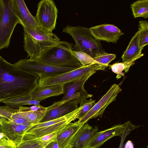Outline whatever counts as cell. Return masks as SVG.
<instances>
[{"mask_svg": "<svg viewBox=\"0 0 148 148\" xmlns=\"http://www.w3.org/2000/svg\"><path fill=\"white\" fill-rule=\"evenodd\" d=\"M134 17H143L146 18L148 17V0H138L131 5Z\"/></svg>", "mask_w": 148, "mask_h": 148, "instance_id": "24", "label": "cell"}, {"mask_svg": "<svg viewBox=\"0 0 148 148\" xmlns=\"http://www.w3.org/2000/svg\"><path fill=\"white\" fill-rule=\"evenodd\" d=\"M0 116H2L0 114Z\"/></svg>", "mask_w": 148, "mask_h": 148, "instance_id": "41", "label": "cell"}, {"mask_svg": "<svg viewBox=\"0 0 148 148\" xmlns=\"http://www.w3.org/2000/svg\"><path fill=\"white\" fill-rule=\"evenodd\" d=\"M102 70L98 63L91 64L57 75L40 77L38 84L40 86L64 84L79 78L94 71Z\"/></svg>", "mask_w": 148, "mask_h": 148, "instance_id": "8", "label": "cell"}, {"mask_svg": "<svg viewBox=\"0 0 148 148\" xmlns=\"http://www.w3.org/2000/svg\"><path fill=\"white\" fill-rule=\"evenodd\" d=\"M128 121L122 125H115L103 131H98L91 139L86 148H99L105 142L113 137H120L124 133Z\"/></svg>", "mask_w": 148, "mask_h": 148, "instance_id": "13", "label": "cell"}, {"mask_svg": "<svg viewBox=\"0 0 148 148\" xmlns=\"http://www.w3.org/2000/svg\"><path fill=\"white\" fill-rule=\"evenodd\" d=\"M40 101L32 99V97L29 94L26 95L5 100L2 103L6 106L10 108H15L23 105H33L35 106H40Z\"/></svg>", "mask_w": 148, "mask_h": 148, "instance_id": "23", "label": "cell"}, {"mask_svg": "<svg viewBox=\"0 0 148 148\" xmlns=\"http://www.w3.org/2000/svg\"><path fill=\"white\" fill-rule=\"evenodd\" d=\"M136 59H134L132 61L126 62L116 63L111 65H108L110 67L112 71L118 75L123 76L125 73H123L124 70L125 73L129 71L130 67L133 65Z\"/></svg>", "mask_w": 148, "mask_h": 148, "instance_id": "27", "label": "cell"}, {"mask_svg": "<svg viewBox=\"0 0 148 148\" xmlns=\"http://www.w3.org/2000/svg\"><path fill=\"white\" fill-rule=\"evenodd\" d=\"M12 10L23 27L33 29L40 28L36 19L30 12L23 0H11Z\"/></svg>", "mask_w": 148, "mask_h": 148, "instance_id": "14", "label": "cell"}, {"mask_svg": "<svg viewBox=\"0 0 148 148\" xmlns=\"http://www.w3.org/2000/svg\"><path fill=\"white\" fill-rule=\"evenodd\" d=\"M81 126L76 122L71 123L68 128L58 135L54 141L60 148H73L74 141Z\"/></svg>", "mask_w": 148, "mask_h": 148, "instance_id": "17", "label": "cell"}, {"mask_svg": "<svg viewBox=\"0 0 148 148\" xmlns=\"http://www.w3.org/2000/svg\"><path fill=\"white\" fill-rule=\"evenodd\" d=\"M92 35L99 40L116 43L124 33L116 26L112 24H102L89 28Z\"/></svg>", "mask_w": 148, "mask_h": 148, "instance_id": "12", "label": "cell"}, {"mask_svg": "<svg viewBox=\"0 0 148 148\" xmlns=\"http://www.w3.org/2000/svg\"><path fill=\"white\" fill-rule=\"evenodd\" d=\"M96 71L90 72L79 78L64 84V96L62 99L46 107V110L57 107L71 101L80 98L87 99L91 97L92 95L88 94L85 90L84 85L87 80Z\"/></svg>", "mask_w": 148, "mask_h": 148, "instance_id": "7", "label": "cell"}, {"mask_svg": "<svg viewBox=\"0 0 148 148\" xmlns=\"http://www.w3.org/2000/svg\"><path fill=\"white\" fill-rule=\"evenodd\" d=\"M14 142L6 138L0 139V148H16Z\"/></svg>", "mask_w": 148, "mask_h": 148, "instance_id": "33", "label": "cell"}, {"mask_svg": "<svg viewBox=\"0 0 148 148\" xmlns=\"http://www.w3.org/2000/svg\"><path fill=\"white\" fill-rule=\"evenodd\" d=\"M124 148H134V145L132 142L131 141H128L126 143Z\"/></svg>", "mask_w": 148, "mask_h": 148, "instance_id": "37", "label": "cell"}, {"mask_svg": "<svg viewBox=\"0 0 148 148\" xmlns=\"http://www.w3.org/2000/svg\"><path fill=\"white\" fill-rule=\"evenodd\" d=\"M14 64L23 70L40 77L57 75L78 68L55 66L30 58L21 59Z\"/></svg>", "mask_w": 148, "mask_h": 148, "instance_id": "6", "label": "cell"}, {"mask_svg": "<svg viewBox=\"0 0 148 148\" xmlns=\"http://www.w3.org/2000/svg\"><path fill=\"white\" fill-rule=\"evenodd\" d=\"M3 12V7L2 0H0V23L2 19Z\"/></svg>", "mask_w": 148, "mask_h": 148, "instance_id": "36", "label": "cell"}, {"mask_svg": "<svg viewBox=\"0 0 148 148\" xmlns=\"http://www.w3.org/2000/svg\"><path fill=\"white\" fill-rule=\"evenodd\" d=\"M46 110L19 112L18 113L32 125L38 123L44 115Z\"/></svg>", "mask_w": 148, "mask_h": 148, "instance_id": "25", "label": "cell"}, {"mask_svg": "<svg viewBox=\"0 0 148 148\" xmlns=\"http://www.w3.org/2000/svg\"><path fill=\"white\" fill-rule=\"evenodd\" d=\"M14 142L16 145V148H38L43 147L39 141V138L25 133Z\"/></svg>", "mask_w": 148, "mask_h": 148, "instance_id": "21", "label": "cell"}, {"mask_svg": "<svg viewBox=\"0 0 148 148\" xmlns=\"http://www.w3.org/2000/svg\"><path fill=\"white\" fill-rule=\"evenodd\" d=\"M81 106L62 117L47 122L33 125L24 133L38 138L51 134L68 125L78 119Z\"/></svg>", "mask_w": 148, "mask_h": 148, "instance_id": "5", "label": "cell"}, {"mask_svg": "<svg viewBox=\"0 0 148 148\" xmlns=\"http://www.w3.org/2000/svg\"><path fill=\"white\" fill-rule=\"evenodd\" d=\"M86 99V98H80L66 103L52 109L46 110L38 123L47 122L66 115L77 108L78 105Z\"/></svg>", "mask_w": 148, "mask_h": 148, "instance_id": "15", "label": "cell"}, {"mask_svg": "<svg viewBox=\"0 0 148 148\" xmlns=\"http://www.w3.org/2000/svg\"><path fill=\"white\" fill-rule=\"evenodd\" d=\"M18 109H15L6 106H0V114L8 121L16 124L29 125H32L18 113Z\"/></svg>", "mask_w": 148, "mask_h": 148, "instance_id": "22", "label": "cell"}, {"mask_svg": "<svg viewBox=\"0 0 148 148\" xmlns=\"http://www.w3.org/2000/svg\"><path fill=\"white\" fill-rule=\"evenodd\" d=\"M143 49L139 47V32L138 31L131 39L122 55L121 58L123 62H130L141 58L144 55L142 53Z\"/></svg>", "mask_w": 148, "mask_h": 148, "instance_id": "19", "label": "cell"}, {"mask_svg": "<svg viewBox=\"0 0 148 148\" xmlns=\"http://www.w3.org/2000/svg\"><path fill=\"white\" fill-rule=\"evenodd\" d=\"M63 84L40 86L38 84L29 93L33 100L40 101L49 97L63 94Z\"/></svg>", "mask_w": 148, "mask_h": 148, "instance_id": "16", "label": "cell"}, {"mask_svg": "<svg viewBox=\"0 0 148 148\" xmlns=\"http://www.w3.org/2000/svg\"><path fill=\"white\" fill-rule=\"evenodd\" d=\"M71 53L79 60L82 66L91 64L98 63L91 56L83 52L75 51L72 50Z\"/></svg>", "mask_w": 148, "mask_h": 148, "instance_id": "28", "label": "cell"}, {"mask_svg": "<svg viewBox=\"0 0 148 148\" xmlns=\"http://www.w3.org/2000/svg\"><path fill=\"white\" fill-rule=\"evenodd\" d=\"M3 12L0 23V50L7 47L15 27L19 20L13 12L11 0H1Z\"/></svg>", "mask_w": 148, "mask_h": 148, "instance_id": "9", "label": "cell"}, {"mask_svg": "<svg viewBox=\"0 0 148 148\" xmlns=\"http://www.w3.org/2000/svg\"><path fill=\"white\" fill-rule=\"evenodd\" d=\"M18 110L19 112H27L30 111H36L41 110H46L47 108L41 106H38L34 105L30 107H26L23 106H20Z\"/></svg>", "mask_w": 148, "mask_h": 148, "instance_id": "34", "label": "cell"}, {"mask_svg": "<svg viewBox=\"0 0 148 148\" xmlns=\"http://www.w3.org/2000/svg\"><path fill=\"white\" fill-rule=\"evenodd\" d=\"M40 77L8 62L0 56V102L29 94Z\"/></svg>", "mask_w": 148, "mask_h": 148, "instance_id": "1", "label": "cell"}, {"mask_svg": "<svg viewBox=\"0 0 148 148\" xmlns=\"http://www.w3.org/2000/svg\"><path fill=\"white\" fill-rule=\"evenodd\" d=\"M140 125H136L131 123L130 121H128L127 127L123 135L121 137V140L119 148H123L124 140L126 136L132 130L138 128Z\"/></svg>", "mask_w": 148, "mask_h": 148, "instance_id": "32", "label": "cell"}, {"mask_svg": "<svg viewBox=\"0 0 148 148\" xmlns=\"http://www.w3.org/2000/svg\"><path fill=\"white\" fill-rule=\"evenodd\" d=\"M2 125V132L5 134L7 138L13 141L23 134L33 125H25L15 123L7 120Z\"/></svg>", "mask_w": 148, "mask_h": 148, "instance_id": "20", "label": "cell"}, {"mask_svg": "<svg viewBox=\"0 0 148 148\" xmlns=\"http://www.w3.org/2000/svg\"><path fill=\"white\" fill-rule=\"evenodd\" d=\"M0 132H2V125L0 123Z\"/></svg>", "mask_w": 148, "mask_h": 148, "instance_id": "40", "label": "cell"}, {"mask_svg": "<svg viewBox=\"0 0 148 148\" xmlns=\"http://www.w3.org/2000/svg\"><path fill=\"white\" fill-rule=\"evenodd\" d=\"M98 131L97 126L92 127L88 123L82 125L75 139L73 148H86L91 139Z\"/></svg>", "mask_w": 148, "mask_h": 148, "instance_id": "18", "label": "cell"}, {"mask_svg": "<svg viewBox=\"0 0 148 148\" xmlns=\"http://www.w3.org/2000/svg\"><path fill=\"white\" fill-rule=\"evenodd\" d=\"M72 48L71 44L60 41L34 59L55 66L78 68L82 65L71 53Z\"/></svg>", "mask_w": 148, "mask_h": 148, "instance_id": "4", "label": "cell"}, {"mask_svg": "<svg viewBox=\"0 0 148 148\" xmlns=\"http://www.w3.org/2000/svg\"><path fill=\"white\" fill-rule=\"evenodd\" d=\"M7 138L4 133L2 132H0V139L2 138Z\"/></svg>", "mask_w": 148, "mask_h": 148, "instance_id": "39", "label": "cell"}, {"mask_svg": "<svg viewBox=\"0 0 148 148\" xmlns=\"http://www.w3.org/2000/svg\"><path fill=\"white\" fill-rule=\"evenodd\" d=\"M138 31L139 47L143 49L148 44V23L147 21H139Z\"/></svg>", "mask_w": 148, "mask_h": 148, "instance_id": "26", "label": "cell"}, {"mask_svg": "<svg viewBox=\"0 0 148 148\" xmlns=\"http://www.w3.org/2000/svg\"><path fill=\"white\" fill-rule=\"evenodd\" d=\"M8 120L6 119L3 116H0V123L1 124L2 123Z\"/></svg>", "mask_w": 148, "mask_h": 148, "instance_id": "38", "label": "cell"}, {"mask_svg": "<svg viewBox=\"0 0 148 148\" xmlns=\"http://www.w3.org/2000/svg\"><path fill=\"white\" fill-rule=\"evenodd\" d=\"M116 58L114 54L109 53L106 52L100 54L93 59L102 67L103 70L108 66L109 64Z\"/></svg>", "mask_w": 148, "mask_h": 148, "instance_id": "29", "label": "cell"}, {"mask_svg": "<svg viewBox=\"0 0 148 148\" xmlns=\"http://www.w3.org/2000/svg\"><path fill=\"white\" fill-rule=\"evenodd\" d=\"M58 10L53 0H42L38 3L35 16L39 27L47 32H52L55 29Z\"/></svg>", "mask_w": 148, "mask_h": 148, "instance_id": "10", "label": "cell"}, {"mask_svg": "<svg viewBox=\"0 0 148 148\" xmlns=\"http://www.w3.org/2000/svg\"><path fill=\"white\" fill-rule=\"evenodd\" d=\"M45 148H60L56 141L50 142L45 147Z\"/></svg>", "mask_w": 148, "mask_h": 148, "instance_id": "35", "label": "cell"}, {"mask_svg": "<svg viewBox=\"0 0 148 148\" xmlns=\"http://www.w3.org/2000/svg\"><path fill=\"white\" fill-rule=\"evenodd\" d=\"M70 123L68 125L51 134L39 138V140L42 146L45 147L50 142L54 141L58 136L68 128Z\"/></svg>", "mask_w": 148, "mask_h": 148, "instance_id": "30", "label": "cell"}, {"mask_svg": "<svg viewBox=\"0 0 148 148\" xmlns=\"http://www.w3.org/2000/svg\"><path fill=\"white\" fill-rule=\"evenodd\" d=\"M122 90L119 86L116 84L112 85L107 92L83 117L76 122L82 126L89 120L98 117H101L106 108L112 102L115 100L118 93Z\"/></svg>", "mask_w": 148, "mask_h": 148, "instance_id": "11", "label": "cell"}, {"mask_svg": "<svg viewBox=\"0 0 148 148\" xmlns=\"http://www.w3.org/2000/svg\"><path fill=\"white\" fill-rule=\"evenodd\" d=\"M63 31L73 39L75 42L72 48L73 51L83 52L93 58L105 52L100 41L92 35L89 28L81 25L73 26L68 25Z\"/></svg>", "mask_w": 148, "mask_h": 148, "instance_id": "3", "label": "cell"}, {"mask_svg": "<svg viewBox=\"0 0 148 148\" xmlns=\"http://www.w3.org/2000/svg\"><path fill=\"white\" fill-rule=\"evenodd\" d=\"M25 50L30 59H36L43 52L60 41L59 38L53 32L41 28L33 29L23 27Z\"/></svg>", "mask_w": 148, "mask_h": 148, "instance_id": "2", "label": "cell"}, {"mask_svg": "<svg viewBox=\"0 0 148 148\" xmlns=\"http://www.w3.org/2000/svg\"><path fill=\"white\" fill-rule=\"evenodd\" d=\"M95 100L90 98V99L84 100L80 103L81 109L78 116L79 120L83 117L95 105Z\"/></svg>", "mask_w": 148, "mask_h": 148, "instance_id": "31", "label": "cell"}]
</instances>
